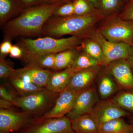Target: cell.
Listing matches in <instances>:
<instances>
[{
    "mask_svg": "<svg viewBox=\"0 0 133 133\" xmlns=\"http://www.w3.org/2000/svg\"><path fill=\"white\" fill-rule=\"evenodd\" d=\"M58 7L56 4L30 8L7 22L3 33L8 38L41 35L43 27Z\"/></svg>",
    "mask_w": 133,
    "mask_h": 133,
    "instance_id": "1",
    "label": "cell"
},
{
    "mask_svg": "<svg viewBox=\"0 0 133 133\" xmlns=\"http://www.w3.org/2000/svg\"><path fill=\"white\" fill-rule=\"evenodd\" d=\"M103 19L97 11L83 15H73L56 17L49 20L44 24L42 35L50 37H60L65 35L76 36L82 39L97 28V25Z\"/></svg>",
    "mask_w": 133,
    "mask_h": 133,
    "instance_id": "2",
    "label": "cell"
},
{
    "mask_svg": "<svg viewBox=\"0 0 133 133\" xmlns=\"http://www.w3.org/2000/svg\"><path fill=\"white\" fill-rule=\"evenodd\" d=\"M82 40L76 36L61 38L46 36L35 39L21 37L19 46L23 51L22 59L28 64L44 55L78 48Z\"/></svg>",
    "mask_w": 133,
    "mask_h": 133,
    "instance_id": "3",
    "label": "cell"
},
{
    "mask_svg": "<svg viewBox=\"0 0 133 133\" xmlns=\"http://www.w3.org/2000/svg\"><path fill=\"white\" fill-rule=\"evenodd\" d=\"M96 29L108 41L131 45L133 41V21L123 20L116 15L104 18Z\"/></svg>",
    "mask_w": 133,
    "mask_h": 133,
    "instance_id": "4",
    "label": "cell"
},
{
    "mask_svg": "<svg viewBox=\"0 0 133 133\" xmlns=\"http://www.w3.org/2000/svg\"><path fill=\"white\" fill-rule=\"evenodd\" d=\"M60 93H56L44 88L32 94L17 97L14 105L22 111L34 116L48 112L54 105Z\"/></svg>",
    "mask_w": 133,
    "mask_h": 133,
    "instance_id": "5",
    "label": "cell"
},
{
    "mask_svg": "<svg viewBox=\"0 0 133 133\" xmlns=\"http://www.w3.org/2000/svg\"><path fill=\"white\" fill-rule=\"evenodd\" d=\"M88 37L97 42L102 48L104 55L101 64L102 67L107 66L115 60L127 59L131 52V45L124 43H114L108 41L96 29Z\"/></svg>",
    "mask_w": 133,
    "mask_h": 133,
    "instance_id": "6",
    "label": "cell"
},
{
    "mask_svg": "<svg viewBox=\"0 0 133 133\" xmlns=\"http://www.w3.org/2000/svg\"><path fill=\"white\" fill-rule=\"evenodd\" d=\"M21 133H75L71 120L65 116L61 118L36 119Z\"/></svg>",
    "mask_w": 133,
    "mask_h": 133,
    "instance_id": "7",
    "label": "cell"
},
{
    "mask_svg": "<svg viewBox=\"0 0 133 133\" xmlns=\"http://www.w3.org/2000/svg\"><path fill=\"white\" fill-rule=\"evenodd\" d=\"M35 116L24 111L0 109V133H11L26 128L35 120Z\"/></svg>",
    "mask_w": 133,
    "mask_h": 133,
    "instance_id": "8",
    "label": "cell"
},
{
    "mask_svg": "<svg viewBox=\"0 0 133 133\" xmlns=\"http://www.w3.org/2000/svg\"><path fill=\"white\" fill-rule=\"evenodd\" d=\"M112 76L121 90H133V72L127 59L115 60L104 67Z\"/></svg>",
    "mask_w": 133,
    "mask_h": 133,
    "instance_id": "9",
    "label": "cell"
},
{
    "mask_svg": "<svg viewBox=\"0 0 133 133\" xmlns=\"http://www.w3.org/2000/svg\"><path fill=\"white\" fill-rule=\"evenodd\" d=\"M90 114L99 126L112 120L132 115L116 105L112 99L99 101Z\"/></svg>",
    "mask_w": 133,
    "mask_h": 133,
    "instance_id": "10",
    "label": "cell"
},
{
    "mask_svg": "<svg viewBox=\"0 0 133 133\" xmlns=\"http://www.w3.org/2000/svg\"><path fill=\"white\" fill-rule=\"evenodd\" d=\"M99 101L98 95L94 87H92L84 90L78 95L72 109L66 116L72 120L90 113Z\"/></svg>",
    "mask_w": 133,
    "mask_h": 133,
    "instance_id": "11",
    "label": "cell"
},
{
    "mask_svg": "<svg viewBox=\"0 0 133 133\" xmlns=\"http://www.w3.org/2000/svg\"><path fill=\"white\" fill-rule=\"evenodd\" d=\"M82 91L66 88L60 93L51 109L39 119L61 118L66 116L72 109L76 98Z\"/></svg>",
    "mask_w": 133,
    "mask_h": 133,
    "instance_id": "12",
    "label": "cell"
},
{
    "mask_svg": "<svg viewBox=\"0 0 133 133\" xmlns=\"http://www.w3.org/2000/svg\"><path fill=\"white\" fill-rule=\"evenodd\" d=\"M102 67L100 65H97L77 72L72 77L66 88L81 91L91 87L99 76Z\"/></svg>",
    "mask_w": 133,
    "mask_h": 133,
    "instance_id": "13",
    "label": "cell"
},
{
    "mask_svg": "<svg viewBox=\"0 0 133 133\" xmlns=\"http://www.w3.org/2000/svg\"><path fill=\"white\" fill-rule=\"evenodd\" d=\"M80 70L71 66L63 70L53 72L45 89L53 92H62L66 89L73 75Z\"/></svg>",
    "mask_w": 133,
    "mask_h": 133,
    "instance_id": "14",
    "label": "cell"
},
{
    "mask_svg": "<svg viewBox=\"0 0 133 133\" xmlns=\"http://www.w3.org/2000/svg\"><path fill=\"white\" fill-rule=\"evenodd\" d=\"M75 133H100V126L90 114H88L71 120Z\"/></svg>",
    "mask_w": 133,
    "mask_h": 133,
    "instance_id": "15",
    "label": "cell"
},
{
    "mask_svg": "<svg viewBox=\"0 0 133 133\" xmlns=\"http://www.w3.org/2000/svg\"><path fill=\"white\" fill-rule=\"evenodd\" d=\"M19 69L30 76L31 83L43 88L46 87L53 72L52 70L42 69L34 65L30 64H27L23 68Z\"/></svg>",
    "mask_w": 133,
    "mask_h": 133,
    "instance_id": "16",
    "label": "cell"
},
{
    "mask_svg": "<svg viewBox=\"0 0 133 133\" xmlns=\"http://www.w3.org/2000/svg\"><path fill=\"white\" fill-rule=\"evenodd\" d=\"M99 77L98 91L102 99H107L114 94L119 90L118 87L111 76L103 70Z\"/></svg>",
    "mask_w": 133,
    "mask_h": 133,
    "instance_id": "17",
    "label": "cell"
},
{
    "mask_svg": "<svg viewBox=\"0 0 133 133\" xmlns=\"http://www.w3.org/2000/svg\"><path fill=\"white\" fill-rule=\"evenodd\" d=\"M78 48L70 49L57 53L53 70L59 71L72 66L79 54Z\"/></svg>",
    "mask_w": 133,
    "mask_h": 133,
    "instance_id": "18",
    "label": "cell"
},
{
    "mask_svg": "<svg viewBox=\"0 0 133 133\" xmlns=\"http://www.w3.org/2000/svg\"><path fill=\"white\" fill-rule=\"evenodd\" d=\"M100 133H133V125L124 118L115 119L100 126Z\"/></svg>",
    "mask_w": 133,
    "mask_h": 133,
    "instance_id": "19",
    "label": "cell"
},
{
    "mask_svg": "<svg viewBox=\"0 0 133 133\" xmlns=\"http://www.w3.org/2000/svg\"><path fill=\"white\" fill-rule=\"evenodd\" d=\"M8 78L10 84L19 96L30 95L45 88L37 86L33 83L26 82L15 75H12Z\"/></svg>",
    "mask_w": 133,
    "mask_h": 133,
    "instance_id": "20",
    "label": "cell"
},
{
    "mask_svg": "<svg viewBox=\"0 0 133 133\" xmlns=\"http://www.w3.org/2000/svg\"><path fill=\"white\" fill-rule=\"evenodd\" d=\"M78 49L98 60L101 66L104 55L102 48L97 42L90 37L83 38Z\"/></svg>",
    "mask_w": 133,
    "mask_h": 133,
    "instance_id": "21",
    "label": "cell"
},
{
    "mask_svg": "<svg viewBox=\"0 0 133 133\" xmlns=\"http://www.w3.org/2000/svg\"><path fill=\"white\" fill-rule=\"evenodd\" d=\"M124 3L122 0H100L97 11L103 19L118 15Z\"/></svg>",
    "mask_w": 133,
    "mask_h": 133,
    "instance_id": "22",
    "label": "cell"
},
{
    "mask_svg": "<svg viewBox=\"0 0 133 133\" xmlns=\"http://www.w3.org/2000/svg\"><path fill=\"white\" fill-rule=\"evenodd\" d=\"M112 100L133 116V90H121Z\"/></svg>",
    "mask_w": 133,
    "mask_h": 133,
    "instance_id": "23",
    "label": "cell"
},
{
    "mask_svg": "<svg viewBox=\"0 0 133 133\" xmlns=\"http://www.w3.org/2000/svg\"><path fill=\"white\" fill-rule=\"evenodd\" d=\"M97 65H100L98 60L80 50L72 66L82 70Z\"/></svg>",
    "mask_w": 133,
    "mask_h": 133,
    "instance_id": "24",
    "label": "cell"
},
{
    "mask_svg": "<svg viewBox=\"0 0 133 133\" xmlns=\"http://www.w3.org/2000/svg\"><path fill=\"white\" fill-rule=\"evenodd\" d=\"M56 54L51 53L44 55L28 64L34 65L43 69L53 70L55 67Z\"/></svg>",
    "mask_w": 133,
    "mask_h": 133,
    "instance_id": "25",
    "label": "cell"
},
{
    "mask_svg": "<svg viewBox=\"0 0 133 133\" xmlns=\"http://www.w3.org/2000/svg\"><path fill=\"white\" fill-rule=\"evenodd\" d=\"M73 3L74 15H83L89 14L97 11L87 0H76Z\"/></svg>",
    "mask_w": 133,
    "mask_h": 133,
    "instance_id": "26",
    "label": "cell"
},
{
    "mask_svg": "<svg viewBox=\"0 0 133 133\" xmlns=\"http://www.w3.org/2000/svg\"><path fill=\"white\" fill-rule=\"evenodd\" d=\"M13 7V3L11 0H0L1 26L7 22L12 14Z\"/></svg>",
    "mask_w": 133,
    "mask_h": 133,
    "instance_id": "27",
    "label": "cell"
},
{
    "mask_svg": "<svg viewBox=\"0 0 133 133\" xmlns=\"http://www.w3.org/2000/svg\"><path fill=\"white\" fill-rule=\"evenodd\" d=\"M5 58L0 56V78H9L15 72L16 70L11 67L5 61Z\"/></svg>",
    "mask_w": 133,
    "mask_h": 133,
    "instance_id": "28",
    "label": "cell"
},
{
    "mask_svg": "<svg viewBox=\"0 0 133 133\" xmlns=\"http://www.w3.org/2000/svg\"><path fill=\"white\" fill-rule=\"evenodd\" d=\"M54 15L59 17H63L70 16L74 15V3H68L56 9Z\"/></svg>",
    "mask_w": 133,
    "mask_h": 133,
    "instance_id": "29",
    "label": "cell"
},
{
    "mask_svg": "<svg viewBox=\"0 0 133 133\" xmlns=\"http://www.w3.org/2000/svg\"><path fill=\"white\" fill-rule=\"evenodd\" d=\"M119 16L123 20L133 21V0L128 3Z\"/></svg>",
    "mask_w": 133,
    "mask_h": 133,
    "instance_id": "30",
    "label": "cell"
},
{
    "mask_svg": "<svg viewBox=\"0 0 133 133\" xmlns=\"http://www.w3.org/2000/svg\"><path fill=\"white\" fill-rule=\"evenodd\" d=\"M0 97L1 98L8 101L14 104V102L17 96L14 93L11 91L5 85H1L0 86Z\"/></svg>",
    "mask_w": 133,
    "mask_h": 133,
    "instance_id": "31",
    "label": "cell"
},
{
    "mask_svg": "<svg viewBox=\"0 0 133 133\" xmlns=\"http://www.w3.org/2000/svg\"><path fill=\"white\" fill-rule=\"evenodd\" d=\"M12 45L9 40L7 39L3 41L0 45L1 56L5 58L8 54H9Z\"/></svg>",
    "mask_w": 133,
    "mask_h": 133,
    "instance_id": "32",
    "label": "cell"
},
{
    "mask_svg": "<svg viewBox=\"0 0 133 133\" xmlns=\"http://www.w3.org/2000/svg\"><path fill=\"white\" fill-rule=\"evenodd\" d=\"M9 55L10 57L22 59L23 56V51L20 46L13 45L10 52Z\"/></svg>",
    "mask_w": 133,
    "mask_h": 133,
    "instance_id": "33",
    "label": "cell"
},
{
    "mask_svg": "<svg viewBox=\"0 0 133 133\" xmlns=\"http://www.w3.org/2000/svg\"><path fill=\"white\" fill-rule=\"evenodd\" d=\"M15 107H16L12 102L2 99H0V109L16 111L15 110Z\"/></svg>",
    "mask_w": 133,
    "mask_h": 133,
    "instance_id": "34",
    "label": "cell"
},
{
    "mask_svg": "<svg viewBox=\"0 0 133 133\" xmlns=\"http://www.w3.org/2000/svg\"><path fill=\"white\" fill-rule=\"evenodd\" d=\"M127 59L129 63L133 72V41L131 45V52Z\"/></svg>",
    "mask_w": 133,
    "mask_h": 133,
    "instance_id": "35",
    "label": "cell"
},
{
    "mask_svg": "<svg viewBox=\"0 0 133 133\" xmlns=\"http://www.w3.org/2000/svg\"><path fill=\"white\" fill-rule=\"evenodd\" d=\"M88 2L90 3L92 5L95 9L97 10L99 5L100 0H87Z\"/></svg>",
    "mask_w": 133,
    "mask_h": 133,
    "instance_id": "36",
    "label": "cell"
},
{
    "mask_svg": "<svg viewBox=\"0 0 133 133\" xmlns=\"http://www.w3.org/2000/svg\"><path fill=\"white\" fill-rule=\"evenodd\" d=\"M22 1L26 4H30L38 2L40 0H21Z\"/></svg>",
    "mask_w": 133,
    "mask_h": 133,
    "instance_id": "37",
    "label": "cell"
},
{
    "mask_svg": "<svg viewBox=\"0 0 133 133\" xmlns=\"http://www.w3.org/2000/svg\"><path fill=\"white\" fill-rule=\"evenodd\" d=\"M128 118L130 119V122H129V123H131V124H132L133 125V116L132 115V116H129Z\"/></svg>",
    "mask_w": 133,
    "mask_h": 133,
    "instance_id": "38",
    "label": "cell"
},
{
    "mask_svg": "<svg viewBox=\"0 0 133 133\" xmlns=\"http://www.w3.org/2000/svg\"><path fill=\"white\" fill-rule=\"evenodd\" d=\"M122 1H123L124 2H125L127 1L128 0H122Z\"/></svg>",
    "mask_w": 133,
    "mask_h": 133,
    "instance_id": "39",
    "label": "cell"
},
{
    "mask_svg": "<svg viewBox=\"0 0 133 133\" xmlns=\"http://www.w3.org/2000/svg\"><path fill=\"white\" fill-rule=\"evenodd\" d=\"M64 1H67V0H64Z\"/></svg>",
    "mask_w": 133,
    "mask_h": 133,
    "instance_id": "40",
    "label": "cell"
},
{
    "mask_svg": "<svg viewBox=\"0 0 133 133\" xmlns=\"http://www.w3.org/2000/svg\"><path fill=\"white\" fill-rule=\"evenodd\" d=\"M46 1H49V0H46Z\"/></svg>",
    "mask_w": 133,
    "mask_h": 133,
    "instance_id": "41",
    "label": "cell"
}]
</instances>
